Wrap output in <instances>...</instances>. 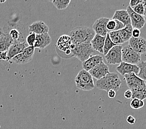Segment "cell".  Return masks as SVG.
Returning <instances> with one entry per match:
<instances>
[{"label": "cell", "mask_w": 146, "mask_h": 129, "mask_svg": "<svg viewBox=\"0 0 146 129\" xmlns=\"http://www.w3.org/2000/svg\"><path fill=\"white\" fill-rule=\"evenodd\" d=\"M144 106V101L137 99H132L130 103V107L134 110H138Z\"/></svg>", "instance_id": "cell-29"}, {"label": "cell", "mask_w": 146, "mask_h": 129, "mask_svg": "<svg viewBox=\"0 0 146 129\" xmlns=\"http://www.w3.org/2000/svg\"><path fill=\"white\" fill-rule=\"evenodd\" d=\"M116 92L114 90H110L108 92V97L111 99L114 98V97H116Z\"/></svg>", "instance_id": "cell-38"}, {"label": "cell", "mask_w": 146, "mask_h": 129, "mask_svg": "<svg viewBox=\"0 0 146 129\" xmlns=\"http://www.w3.org/2000/svg\"><path fill=\"white\" fill-rule=\"evenodd\" d=\"M141 36V30L137 29H134L132 32V37L134 38H139Z\"/></svg>", "instance_id": "cell-34"}, {"label": "cell", "mask_w": 146, "mask_h": 129, "mask_svg": "<svg viewBox=\"0 0 146 129\" xmlns=\"http://www.w3.org/2000/svg\"><path fill=\"white\" fill-rule=\"evenodd\" d=\"M28 47L29 45L26 41L23 42L19 41L14 42L8 52V61L12 60L14 57L21 53Z\"/></svg>", "instance_id": "cell-10"}, {"label": "cell", "mask_w": 146, "mask_h": 129, "mask_svg": "<svg viewBox=\"0 0 146 129\" xmlns=\"http://www.w3.org/2000/svg\"><path fill=\"white\" fill-rule=\"evenodd\" d=\"M116 45L114 44L112 41H111L110 37L109 36V34H108L107 36H106V39H105V45H104V48H103V52H104V55H105L108 53L110 50L114 47V46H116Z\"/></svg>", "instance_id": "cell-27"}, {"label": "cell", "mask_w": 146, "mask_h": 129, "mask_svg": "<svg viewBox=\"0 0 146 129\" xmlns=\"http://www.w3.org/2000/svg\"><path fill=\"white\" fill-rule=\"evenodd\" d=\"M124 27V25L122 22H119L117 20L113 19V18L110 19L106 25V28L108 32L120 30L123 29Z\"/></svg>", "instance_id": "cell-22"}, {"label": "cell", "mask_w": 146, "mask_h": 129, "mask_svg": "<svg viewBox=\"0 0 146 129\" xmlns=\"http://www.w3.org/2000/svg\"><path fill=\"white\" fill-rule=\"evenodd\" d=\"M113 19H116L119 21V22H122L124 26L128 25H131L130 16L129 15L127 10L125 9H120L117 10L114 13L113 16Z\"/></svg>", "instance_id": "cell-19"}, {"label": "cell", "mask_w": 146, "mask_h": 129, "mask_svg": "<svg viewBox=\"0 0 146 129\" xmlns=\"http://www.w3.org/2000/svg\"><path fill=\"white\" fill-rule=\"evenodd\" d=\"M0 60L8 61V52H2L0 54Z\"/></svg>", "instance_id": "cell-37"}, {"label": "cell", "mask_w": 146, "mask_h": 129, "mask_svg": "<svg viewBox=\"0 0 146 129\" xmlns=\"http://www.w3.org/2000/svg\"><path fill=\"white\" fill-rule=\"evenodd\" d=\"M122 60L127 64L137 65L141 62V55L128 45L123 47Z\"/></svg>", "instance_id": "cell-5"}, {"label": "cell", "mask_w": 146, "mask_h": 129, "mask_svg": "<svg viewBox=\"0 0 146 129\" xmlns=\"http://www.w3.org/2000/svg\"><path fill=\"white\" fill-rule=\"evenodd\" d=\"M121 80L119 76L116 73H110L105 77L97 80L95 87L99 89L108 92L110 90H114L117 92L121 88Z\"/></svg>", "instance_id": "cell-2"}, {"label": "cell", "mask_w": 146, "mask_h": 129, "mask_svg": "<svg viewBox=\"0 0 146 129\" xmlns=\"http://www.w3.org/2000/svg\"><path fill=\"white\" fill-rule=\"evenodd\" d=\"M131 91L133 93L132 99H137L142 101L146 99V85Z\"/></svg>", "instance_id": "cell-23"}, {"label": "cell", "mask_w": 146, "mask_h": 129, "mask_svg": "<svg viewBox=\"0 0 146 129\" xmlns=\"http://www.w3.org/2000/svg\"><path fill=\"white\" fill-rule=\"evenodd\" d=\"M133 27L131 25H128L119 30L121 37L124 43L129 40L132 37V32H133Z\"/></svg>", "instance_id": "cell-24"}, {"label": "cell", "mask_w": 146, "mask_h": 129, "mask_svg": "<svg viewBox=\"0 0 146 129\" xmlns=\"http://www.w3.org/2000/svg\"><path fill=\"white\" fill-rule=\"evenodd\" d=\"M90 75L92 76L93 78H95L97 80L102 79L110 73L109 67L105 62H102L96 67L92 69L89 71Z\"/></svg>", "instance_id": "cell-13"}, {"label": "cell", "mask_w": 146, "mask_h": 129, "mask_svg": "<svg viewBox=\"0 0 146 129\" xmlns=\"http://www.w3.org/2000/svg\"><path fill=\"white\" fill-rule=\"evenodd\" d=\"M109 36L111 41L116 45H121V44H124L122 38L121 37V35L119 33V30L118 31H113V32H108Z\"/></svg>", "instance_id": "cell-25"}, {"label": "cell", "mask_w": 146, "mask_h": 129, "mask_svg": "<svg viewBox=\"0 0 146 129\" xmlns=\"http://www.w3.org/2000/svg\"><path fill=\"white\" fill-rule=\"evenodd\" d=\"M34 50H35V48H34V47L29 46L23 52H21V53L14 57L12 60L15 63H16L17 64H26L33 60Z\"/></svg>", "instance_id": "cell-7"}, {"label": "cell", "mask_w": 146, "mask_h": 129, "mask_svg": "<svg viewBox=\"0 0 146 129\" xmlns=\"http://www.w3.org/2000/svg\"><path fill=\"white\" fill-rule=\"evenodd\" d=\"M9 34L14 41H18L20 37V32L18 30L15 29H11L10 30Z\"/></svg>", "instance_id": "cell-32"}, {"label": "cell", "mask_w": 146, "mask_h": 129, "mask_svg": "<svg viewBox=\"0 0 146 129\" xmlns=\"http://www.w3.org/2000/svg\"><path fill=\"white\" fill-rule=\"evenodd\" d=\"M102 62H103V58L102 56L99 55H93L91 57H90L88 60L82 63V67L85 71L89 72Z\"/></svg>", "instance_id": "cell-16"}, {"label": "cell", "mask_w": 146, "mask_h": 129, "mask_svg": "<svg viewBox=\"0 0 146 129\" xmlns=\"http://www.w3.org/2000/svg\"><path fill=\"white\" fill-rule=\"evenodd\" d=\"M5 34V32H4V31L3 30V29L1 28V27H0V37H1L3 34Z\"/></svg>", "instance_id": "cell-40"}, {"label": "cell", "mask_w": 146, "mask_h": 129, "mask_svg": "<svg viewBox=\"0 0 146 129\" xmlns=\"http://www.w3.org/2000/svg\"><path fill=\"white\" fill-rule=\"evenodd\" d=\"M129 45L141 55L146 52V40L143 37L134 38L132 37L129 40Z\"/></svg>", "instance_id": "cell-12"}, {"label": "cell", "mask_w": 146, "mask_h": 129, "mask_svg": "<svg viewBox=\"0 0 146 129\" xmlns=\"http://www.w3.org/2000/svg\"><path fill=\"white\" fill-rule=\"evenodd\" d=\"M29 30L30 32L34 33L36 35H40L48 34L49 28L46 23L39 21L35 22L30 25L29 26Z\"/></svg>", "instance_id": "cell-17"}, {"label": "cell", "mask_w": 146, "mask_h": 129, "mask_svg": "<svg viewBox=\"0 0 146 129\" xmlns=\"http://www.w3.org/2000/svg\"><path fill=\"white\" fill-rule=\"evenodd\" d=\"M72 45V42L71 38L67 35H62L57 42L56 48L57 50L65 53L67 50H71V45Z\"/></svg>", "instance_id": "cell-15"}, {"label": "cell", "mask_w": 146, "mask_h": 129, "mask_svg": "<svg viewBox=\"0 0 146 129\" xmlns=\"http://www.w3.org/2000/svg\"><path fill=\"white\" fill-rule=\"evenodd\" d=\"M142 1H143V0H131L129 2V6L131 8H133L135 6H137V5L141 3Z\"/></svg>", "instance_id": "cell-33"}, {"label": "cell", "mask_w": 146, "mask_h": 129, "mask_svg": "<svg viewBox=\"0 0 146 129\" xmlns=\"http://www.w3.org/2000/svg\"><path fill=\"white\" fill-rule=\"evenodd\" d=\"M58 10H63L66 9L70 3V0H54V1H51Z\"/></svg>", "instance_id": "cell-26"}, {"label": "cell", "mask_w": 146, "mask_h": 129, "mask_svg": "<svg viewBox=\"0 0 146 129\" xmlns=\"http://www.w3.org/2000/svg\"><path fill=\"white\" fill-rule=\"evenodd\" d=\"M126 121L128 124L133 125L135 122V118L132 116H129L127 118H126Z\"/></svg>", "instance_id": "cell-36"}, {"label": "cell", "mask_w": 146, "mask_h": 129, "mask_svg": "<svg viewBox=\"0 0 146 129\" xmlns=\"http://www.w3.org/2000/svg\"><path fill=\"white\" fill-rule=\"evenodd\" d=\"M132 9H133V11L135 13L137 14V15H139L142 16H144V7L142 2L141 3H140V4L137 5V6H135V7H134V8H133Z\"/></svg>", "instance_id": "cell-31"}, {"label": "cell", "mask_w": 146, "mask_h": 129, "mask_svg": "<svg viewBox=\"0 0 146 129\" xmlns=\"http://www.w3.org/2000/svg\"><path fill=\"white\" fill-rule=\"evenodd\" d=\"M95 35L93 29L85 26L75 27L69 32L72 44L75 45L91 42Z\"/></svg>", "instance_id": "cell-1"}, {"label": "cell", "mask_w": 146, "mask_h": 129, "mask_svg": "<svg viewBox=\"0 0 146 129\" xmlns=\"http://www.w3.org/2000/svg\"><path fill=\"white\" fill-rule=\"evenodd\" d=\"M116 69L118 73L123 76L130 74V73H135V75H137L139 72V68L137 65L127 64V63L123 62H121L119 66L116 67Z\"/></svg>", "instance_id": "cell-14"}, {"label": "cell", "mask_w": 146, "mask_h": 129, "mask_svg": "<svg viewBox=\"0 0 146 129\" xmlns=\"http://www.w3.org/2000/svg\"><path fill=\"white\" fill-rule=\"evenodd\" d=\"M14 41L9 34L5 33L0 37V54L8 52L9 48L14 43Z\"/></svg>", "instance_id": "cell-20"}, {"label": "cell", "mask_w": 146, "mask_h": 129, "mask_svg": "<svg viewBox=\"0 0 146 129\" xmlns=\"http://www.w3.org/2000/svg\"><path fill=\"white\" fill-rule=\"evenodd\" d=\"M142 3H143V5L144 7V16L146 17V0H143Z\"/></svg>", "instance_id": "cell-39"}, {"label": "cell", "mask_w": 146, "mask_h": 129, "mask_svg": "<svg viewBox=\"0 0 146 129\" xmlns=\"http://www.w3.org/2000/svg\"><path fill=\"white\" fill-rule=\"evenodd\" d=\"M75 82L78 89L85 91H90L95 88L92 76L85 69L79 71L75 79Z\"/></svg>", "instance_id": "cell-4"}, {"label": "cell", "mask_w": 146, "mask_h": 129, "mask_svg": "<svg viewBox=\"0 0 146 129\" xmlns=\"http://www.w3.org/2000/svg\"><path fill=\"white\" fill-rule=\"evenodd\" d=\"M124 78L125 81H126L127 85L130 90H133L146 85L144 80L141 79L135 73H130V74L125 75L124 76Z\"/></svg>", "instance_id": "cell-11"}, {"label": "cell", "mask_w": 146, "mask_h": 129, "mask_svg": "<svg viewBox=\"0 0 146 129\" xmlns=\"http://www.w3.org/2000/svg\"><path fill=\"white\" fill-rule=\"evenodd\" d=\"M124 96L125 98H126L127 99H132V96H133V93H132V91L129 89L125 91L124 94Z\"/></svg>", "instance_id": "cell-35"}, {"label": "cell", "mask_w": 146, "mask_h": 129, "mask_svg": "<svg viewBox=\"0 0 146 129\" xmlns=\"http://www.w3.org/2000/svg\"><path fill=\"white\" fill-rule=\"evenodd\" d=\"M71 52L73 56L82 63L93 56L95 50L93 49L91 42L71 45Z\"/></svg>", "instance_id": "cell-3"}, {"label": "cell", "mask_w": 146, "mask_h": 129, "mask_svg": "<svg viewBox=\"0 0 146 129\" xmlns=\"http://www.w3.org/2000/svg\"><path fill=\"white\" fill-rule=\"evenodd\" d=\"M105 39L106 37H102L96 34L93 40L91 41V44L93 49L95 51L100 52V54H103V48L104 45H105Z\"/></svg>", "instance_id": "cell-21"}, {"label": "cell", "mask_w": 146, "mask_h": 129, "mask_svg": "<svg viewBox=\"0 0 146 129\" xmlns=\"http://www.w3.org/2000/svg\"><path fill=\"white\" fill-rule=\"evenodd\" d=\"M36 34L31 32L26 37V42L30 47H34L36 42Z\"/></svg>", "instance_id": "cell-30"}, {"label": "cell", "mask_w": 146, "mask_h": 129, "mask_svg": "<svg viewBox=\"0 0 146 129\" xmlns=\"http://www.w3.org/2000/svg\"><path fill=\"white\" fill-rule=\"evenodd\" d=\"M52 42L51 37L48 34L36 35V42L34 44V48L43 49L50 45Z\"/></svg>", "instance_id": "cell-18"}, {"label": "cell", "mask_w": 146, "mask_h": 129, "mask_svg": "<svg viewBox=\"0 0 146 129\" xmlns=\"http://www.w3.org/2000/svg\"><path fill=\"white\" fill-rule=\"evenodd\" d=\"M126 10L130 16L131 26L133 29H141L145 24L144 17L135 13L129 6H127Z\"/></svg>", "instance_id": "cell-8"}, {"label": "cell", "mask_w": 146, "mask_h": 129, "mask_svg": "<svg viewBox=\"0 0 146 129\" xmlns=\"http://www.w3.org/2000/svg\"><path fill=\"white\" fill-rule=\"evenodd\" d=\"M122 50L121 45H116L110 50L105 56L106 62L110 65L120 64L122 60Z\"/></svg>", "instance_id": "cell-6"}, {"label": "cell", "mask_w": 146, "mask_h": 129, "mask_svg": "<svg viewBox=\"0 0 146 129\" xmlns=\"http://www.w3.org/2000/svg\"><path fill=\"white\" fill-rule=\"evenodd\" d=\"M6 1H0V3H5Z\"/></svg>", "instance_id": "cell-41"}, {"label": "cell", "mask_w": 146, "mask_h": 129, "mask_svg": "<svg viewBox=\"0 0 146 129\" xmlns=\"http://www.w3.org/2000/svg\"><path fill=\"white\" fill-rule=\"evenodd\" d=\"M110 20L108 17H102L97 19L93 25V29L96 34L100 36L106 37L108 34V31L106 28L107 23Z\"/></svg>", "instance_id": "cell-9"}, {"label": "cell", "mask_w": 146, "mask_h": 129, "mask_svg": "<svg viewBox=\"0 0 146 129\" xmlns=\"http://www.w3.org/2000/svg\"><path fill=\"white\" fill-rule=\"evenodd\" d=\"M137 66L139 68V72L137 76L144 81H146V60L141 61Z\"/></svg>", "instance_id": "cell-28"}]
</instances>
